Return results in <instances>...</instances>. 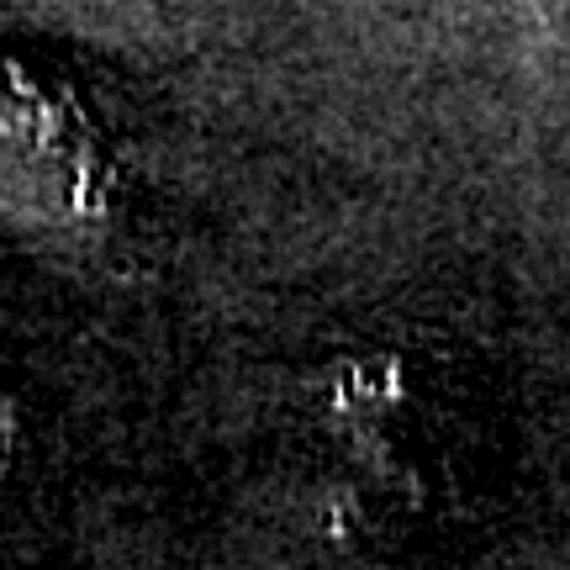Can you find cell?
Segmentation results:
<instances>
[{"instance_id": "obj_1", "label": "cell", "mask_w": 570, "mask_h": 570, "mask_svg": "<svg viewBox=\"0 0 570 570\" xmlns=\"http://www.w3.org/2000/svg\"><path fill=\"white\" fill-rule=\"evenodd\" d=\"M11 433H17V417H11V407L0 402V475L11 465Z\"/></svg>"}]
</instances>
